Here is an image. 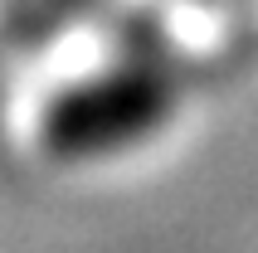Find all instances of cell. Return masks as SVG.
<instances>
[{
	"label": "cell",
	"instance_id": "cell-1",
	"mask_svg": "<svg viewBox=\"0 0 258 253\" xmlns=\"http://www.w3.org/2000/svg\"><path fill=\"white\" fill-rule=\"evenodd\" d=\"M175 112V83L151 64L73 78L39 107V146L54 161H102L156 137Z\"/></svg>",
	"mask_w": 258,
	"mask_h": 253
}]
</instances>
